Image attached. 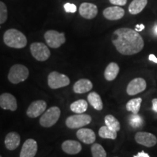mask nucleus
<instances>
[{
    "label": "nucleus",
    "mask_w": 157,
    "mask_h": 157,
    "mask_svg": "<svg viewBox=\"0 0 157 157\" xmlns=\"http://www.w3.org/2000/svg\"><path fill=\"white\" fill-rule=\"evenodd\" d=\"M111 41L118 52L124 56L135 55L144 48L143 37L129 28H120L113 31Z\"/></svg>",
    "instance_id": "f257e3e1"
},
{
    "label": "nucleus",
    "mask_w": 157,
    "mask_h": 157,
    "mask_svg": "<svg viewBox=\"0 0 157 157\" xmlns=\"http://www.w3.org/2000/svg\"><path fill=\"white\" fill-rule=\"evenodd\" d=\"M3 40L7 46L12 48L21 49L27 44V39L22 32L15 29H8L5 31Z\"/></svg>",
    "instance_id": "f03ea898"
},
{
    "label": "nucleus",
    "mask_w": 157,
    "mask_h": 157,
    "mask_svg": "<svg viewBox=\"0 0 157 157\" xmlns=\"http://www.w3.org/2000/svg\"><path fill=\"white\" fill-rule=\"evenodd\" d=\"M29 71L26 66L21 64L13 65L8 74L9 81L13 84H19L29 77Z\"/></svg>",
    "instance_id": "7ed1b4c3"
},
{
    "label": "nucleus",
    "mask_w": 157,
    "mask_h": 157,
    "mask_svg": "<svg viewBox=\"0 0 157 157\" xmlns=\"http://www.w3.org/2000/svg\"><path fill=\"white\" fill-rule=\"evenodd\" d=\"M60 116V109L57 106L51 107L43 113L39 124L43 127H51L56 124Z\"/></svg>",
    "instance_id": "20e7f679"
},
{
    "label": "nucleus",
    "mask_w": 157,
    "mask_h": 157,
    "mask_svg": "<svg viewBox=\"0 0 157 157\" xmlns=\"http://www.w3.org/2000/svg\"><path fill=\"white\" fill-rule=\"evenodd\" d=\"M92 121V117L86 113H77L68 117L66 119V124L70 129H79L88 125Z\"/></svg>",
    "instance_id": "39448f33"
},
{
    "label": "nucleus",
    "mask_w": 157,
    "mask_h": 157,
    "mask_svg": "<svg viewBox=\"0 0 157 157\" xmlns=\"http://www.w3.org/2000/svg\"><path fill=\"white\" fill-rule=\"evenodd\" d=\"M48 86L51 89H59L69 85L70 78L58 71H52L48 75Z\"/></svg>",
    "instance_id": "423d86ee"
},
{
    "label": "nucleus",
    "mask_w": 157,
    "mask_h": 157,
    "mask_svg": "<svg viewBox=\"0 0 157 157\" xmlns=\"http://www.w3.org/2000/svg\"><path fill=\"white\" fill-rule=\"evenodd\" d=\"M30 50L32 56L39 61H46L50 57V51L44 43H32L30 46Z\"/></svg>",
    "instance_id": "0eeeda50"
},
{
    "label": "nucleus",
    "mask_w": 157,
    "mask_h": 157,
    "mask_svg": "<svg viewBox=\"0 0 157 157\" xmlns=\"http://www.w3.org/2000/svg\"><path fill=\"white\" fill-rule=\"evenodd\" d=\"M47 44L51 48H58L66 42L64 33H60L55 30H49L44 35Z\"/></svg>",
    "instance_id": "6e6552de"
},
{
    "label": "nucleus",
    "mask_w": 157,
    "mask_h": 157,
    "mask_svg": "<svg viewBox=\"0 0 157 157\" xmlns=\"http://www.w3.org/2000/svg\"><path fill=\"white\" fill-rule=\"evenodd\" d=\"M146 88V82L143 78H135L128 84L127 87V93L129 95H135L142 93Z\"/></svg>",
    "instance_id": "1a4fd4ad"
},
{
    "label": "nucleus",
    "mask_w": 157,
    "mask_h": 157,
    "mask_svg": "<svg viewBox=\"0 0 157 157\" xmlns=\"http://www.w3.org/2000/svg\"><path fill=\"white\" fill-rule=\"evenodd\" d=\"M47 108V103L44 101L39 100L32 102L26 111V114L30 118H36L44 112Z\"/></svg>",
    "instance_id": "9d476101"
},
{
    "label": "nucleus",
    "mask_w": 157,
    "mask_h": 157,
    "mask_svg": "<svg viewBox=\"0 0 157 157\" xmlns=\"http://www.w3.org/2000/svg\"><path fill=\"white\" fill-rule=\"evenodd\" d=\"M135 140L138 144L148 148L154 146L157 143V138L154 135L146 132H138L135 136Z\"/></svg>",
    "instance_id": "9b49d317"
},
{
    "label": "nucleus",
    "mask_w": 157,
    "mask_h": 157,
    "mask_svg": "<svg viewBox=\"0 0 157 157\" xmlns=\"http://www.w3.org/2000/svg\"><path fill=\"white\" fill-rule=\"evenodd\" d=\"M38 146L36 141L34 139H28L23 143L20 157H34L36 156Z\"/></svg>",
    "instance_id": "f8f14e48"
},
{
    "label": "nucleus",
    "mask_w": 157,
    "mask_h": 157,
    "mask_svg": "<svg viewBox=\"0 0 157 157\" xmlns=\"http://www.w3.org/2000/svg\"><path fill=\"white\" fill-rule=\"evenodd\" d=\"M98 13V7L95 4L84 2L79 7V14L85 19L91 20L97 16Z\"/></svg>",
    "instance_id": "ddd939ff"
},
{
    "label": "nucleus",
    "mask_w": 157,
    "mask_h": 157,
    "mask_svg": "<svg viewBox=\"0 0 157 157\" xmlns=\"http://www.w3.org/2000/svg\"><path fill=\"white\" fill-rule=\"evenodd\" d=\"M0 107L4 110L15 111L17 110V100L10 93H3L0 95Z\"/></svg>",
    "instance_id": "4468645a"
},
{
    "label": "nucleus",
    "mask_w": 157,
    "mask_h": 157,
    "mask_svg": "<svg viewBox=\"0 0 157 157\" xmlns=\"http://www.w3.org/2000/svg\"><path fill=\"white\" fill-rule=\"evenodd\" d=\"M124 13V10L119 6L109 7L104 10L103 12L104 17L109 21H117V20L122 18Z\"/></svg>",
    "instance_id": "2eb2a0df"
},
{
    "label": "nucleus",
    "mask_w": 157,
    "mask_h": 157,
    "mask_svg": "<svg viewBox=\"0 0 157 157\" xmlns=\"http://www.w3.org/2000/svg\"><path fill=\"white\" fill-rule=\"evenodd\" d=\"M76 137L82 142L86 144H93L95 141V133L93 129L81 128L76 132Z\"/></svg>",
    "instance_id": "dca6fc26"
},
{
    "label": "nucleus",
    "mask_w": 157,
    "mask_h": 157,
    "mask_svg": "<svg viewBox=\"0 0 157 157\" xmlns=\"http://www.w3.org/2000/svg\"><path fill=\"white\" fill-rule=\"evenodd\" d=\"M61 147L65 153L70 155L77 154L82 151L81 143L73 140H65L62 143Z\"/></svg>",
    "instance_id": "f3484780"
},
{
    "label": "nucleus",
    "mask_w": 157,
    "mask_h": 157,
    "mask_svg": "<svg viewBox=\"0 0 157 157\" xmlns=\"http://www.w3.org/2000/svg\"><path fill=\"white\" fill-rule=\"evenodd\" d=\"M21 143V136L16 132H11L6 135L5 144L6 148L10 151H13L19 146Z\"/></svg>",
    "instance_id": "a211bd4d"
},
{
    "label": "nucleus",
    "mask_w": 157,
    "mask_h": 157,
    "mask_svg": "<svg viewBox=\"0 0 157 157\" xmlns=\"http://www.w3.org/2000/svg\"><path fill=\"white\" fill-rule=\"evenodd\" d=\"M93 83L87 78H81L74 84L73 90L75 93L83 94L93 89Z\"/></svg>",
    "instance_id": "6ab92c4d"
},
{
    "label": "nucleus",
    "mask_w": 157,
    "mask_h": 157,
    "mask_svg": "<svg viewBox=\"0 0 157 157\" xmlns=\"http://www.w3.org/2000/svg\"><path fill=\"white\" fill-rule=\"evenodd\" d=\"M119 72V66L114 62H111L108 65L104 71V77L107 81L114 80Z\"/></svg>",
    "instance_id": "aec40b11"
},
{
    "label": "nucleus",
    "mask_w": 157,
    "mask_h": 157,
    "mask_svg": "<svg viewBox=\"0 0 157 157\" xmlns=\"http://www.w3.org/2000/svg\"><path fill=\"white\" fill-rule=\"evenodd\" d=\"M148 4V0H132L129 4L128 10L132 15H137L140 13Z\"/></svg>",
    "instance_id": "412c9836"
},
{
    "label": "nucleus",
    "mask_w": 157,
    "mask_h": 157,
    "mask_svg": "<svg viewBox=\"0 0 157 157\" xmlns=\"http://www.w3.org/2000/svg\"><path fill=\"white\" fill-rule=\"evenodd\" d=\"M87 101L90 105L97 111H101L103 108V103L101 96L96 92H91L87 96Z\"/></svg>",
    "instance_id": "4be33fe9"
},
{
    "label": "nucleus",
    "mask_w": 157,
    "mask_h": 157,
    "mask_svg": "<svg viewBox=\"0 0 157 157\" xmlns=\"http://www.w3.org/2000/svg\"><path fill=\"white\" fill-rule=\"evenodd\" d=\"M88 107L87 102L85 100H78L74 103H72L70 105V109L71 111L76 113H83L87 111Z\"/></svg>",
    "instance_id": "5701e85b"
},
{
    "label": "nucleus",
    "mask_w": 157,
    "mask_h": 157,
    "mask_svg": "<svg viewBox=\"0 0 157 157\" xmlns=\"http://www.w3.org/2000/svg\"><path fill=\"white\" fill-rule=\"evenodd\" d=\"M141 103H142V98H141L131 99L126 104V109L127 111H130L134 114H137L140 109Z\"/></svg>",
    "instance_id": "b1692460"
},
{
    "label": "nucleus",
    "mask_w": 157,
    "mask_h": 157,
    "mask_svg": "<svg viewBox=\"0 0 157 157\" xmlns=\"http://www.w3.org/2000/svg\"><path fill=\"white\" fill-rule=\"evenodd\" d=\"M98 134L99 136L102 138L105 139H111V140H115L117 137V132L113 130V129H110L109 127L103 126L100 128L98 131Z\"/></svg>",
    "instance_id": "393cba45"
},
{
    "label": "nucleus",
    "mask_w": 157,
    "mask_h": 157,
    "mask_svg": "<svg viewBox=\"0 0 157 157\" xmlns=\"http://www.w3.org/2000/svg\"><path fill=\"white\" fill-rule=\"evenodd\" d=\"M105 124L107 127H109L110 129L118 132L120 130L121 125L119 121H118L117 118H115L113 115L109 114L105 117Z\"/></svg>",
    "instance_id": "a878e982"
},
{
    "label": "nucleus",
    "mask_w": 157,
    "mask_h": 157,
    "mask_svg": "<svg viewBox=\"0 0 157 157\" xmlns=\"http://www.w3.org/2000/svg\"><path fill=\"white\" fill-rule=\"evenodd\" d=\"M93 157H106L107 154L105 149L99 143H93L91 147Z\"/></svg>",
    "instance_id": "bb28decb"
},
{
    "label": "nucleus",
    "mask_w": 157,
    "mask_h": 157,
    "mask_svg": "<svg viewBox=\"0 0 157 157\" xmlns=\"http://www.w3.org/2000/svg\"><path fill=\"white\" fill-rule=\"evenodd\" d=\"M129 122L130 126L133 128H139L143 125V119L140 115H138V113L137 114L132 113V115L129 116Z\"/></svg>",
    "instance_id": "cd10ccee"
},
{
    "label": "nucleus",
    "mask_w": 157,
    "mask_h": 157,
    "mask_svg": "<svg viewBox=\"0 0 157 157\" xmlns=\"http://www.w3.org/2000/svg\"><path fill=\"white\" fill-rule=\"evenodd\" d=\"M8 13H7V6L2 2L0 1V24H2L7 21Z\"/></svg>",
    "instance_id": "c85d7f7f"
},
{
    "label": "nucleus",
    "mask_w": 157,
    "mask_h": 157,
    "mask_svg": "<svg viewBox=\"0 0 157 157\" xmlns=\"http://www.w3.org/2000/svg\"><path fill=\"white\" fill-rule=\"evenodd\" d=\"M65 11L66 13H75L76 10H77V7L74 4L71 3H66L63 6Z\"/></svg>",
    "instance_id": "c756f323"
},
{
    "label": "nucleus",
    "mask_w": 157,
    "mask_h": 157,
    "mask_svg": "<svg viewBox=\"0 0 157 157\" xmlns=\"http://www.w3.org/2000/svg\"><path fill=\"white\" fill-rule=\"evenodd\" d=\"M110 3L117 6H124L127 2V0H109Z\"/></svg>",
    "instance_id": "7c9ffc66"
},
{
    "label": "nucleus",
    "mask_w": 157,
    "mask_h": 157,
    "mask_svg": "<svg viewBox=\"0 0 157 157\" xmlns=\"http://www.w3.org/2000/svg\"><path fill=\"white\" fill-rule=\"evenodd\" d=\"M133 157H151L150 156H149L148 154H147V153H146L145 151H140L139 153H137V155H135Z\"/></svg>",
    "instance_id": "2f4dec72"
},
{
    "label": "nucleus",
    "mask_w": 157,
    "mask_h": 157,
    "mask_svg": "<svg viewBox=\"0 0 157 157\" xmlns=\"http://www.w3.org/2000/svg\"><path fill=\"white\" fill-rule=\"evenodd\" d=\"M152 110L157 113V98L152 100Z\"/></svg>",
    "instance_id": "473e14b6"
},
{
    "label": "nucleus",
    "mask_w": 157,
    "mask_h": 157,
    "mask_svg": "<svg viewBox=\"0 0 157 157\" xmlns=\"http://www.w3.org/2000/svg\"><path fill=\"white\" fill-rule=\"evenodd\" d=\"M145 29V25L143 24H137L135 26V30L137 31V32H140V31H142L143 29Z\"/></svg>",
    "instance_id": "72a5a7b5"
},
{
    "label": "nucleus",
    "mask_w": 157,
    "mask_h": 157,
    "mask_svg": "<svg viewBox=\"0 0 157 157\" xmlns=\"http://www.w3.org/2000/svg\"><path fill=\"white\" fill-rule=\"evenodd\" d=\"M148 59H149V60H151V61L154 62V63H157V58L154 56V54L149 55Z\"/></svg>",
    "instance_id": "f704fd0d"
},
{
    "label": "nucleus",
    "mask_w": 157,
    "mask_h": 157,
    "mask_svg": "<svg viewBox=\"0 0 157 157\" xmlns=\"http://www.w3.org/2000/svg\"><path fill=\"white\" fill-rule=\"evenodd\" d=\"M153 31H154V34L155 36H157V23L154 25V29H153Z\"/></svg>",
    "instance_id": "c9c22d12"
},
{
    "label": "nucleus",
    "mask_w": 157,
    "mask_h": 157,
    "mask_svg": "<svg viewBox=\"0 0 157 157\" xmlns=\"http://www.w3.org/2000/svg\"><path fill=\"white\" fill-rule=\"evenodd\" d=\"M114 157H117V156H114Z\"/></svg>",
    "instance_id": "e433bc0d"
},
{
    "label": "nucleus",
    "mask_w": 157,
    "mask_h": 157,
    "mask_svg": "<svg viewBox=\"0 0 157 157\" xmlns=\"http://www.w3.org/2000/svg\"><path fill=\"white\" fill-rule=\"evenodd\" d=\"M0 157H2V156H0Z\"/></svg>",
    "instance_id": "4c0bfd02"
}]
</instances>
